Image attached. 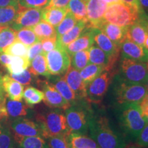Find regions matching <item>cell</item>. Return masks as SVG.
<instances>
[{"mask_svg":"<svg viewBox=\"0 0 148 148\" xmlns=\"http://www.w3.org/2000/svg\"><path fill=\"white\" fill-rule=\"evenodd\" d=\"M116 101L120 104L126 103H139L147 93L144 84H132L119 79L114 88Z\"/></svg>","mask_w":148,"mask_h":148,"instance_id":"6","label":"cell"},{"mask_svg":"<svg viewBox=\"0 0 148 148\" xmlns=\"http://www.w3.org/2000/svg\"><path fill=\"white\" fill-rule=\"evenodd\" d=\"M64 79L71 89L75 93L77 99L86 98V86L83 82L79 71H77L71 66L64 74Z\"/></svg>","mask_w":148,"mask_h":148,"instance_id":"16","label":"cell"},{"mask_svg":"<svg viewBox=\"0 0 148 148\" xmlns=\"http://www.w3.org/2000/svg\"><path fill=\"white\" fill-rule=\"evenodd\" d=\"M136 140V145L138 147L148 148V123L140 131Z\"/></svg>","mask_w":148,"mask_h":148,"instance_id":"44","label":"cell"},{"mask_svg":"<svg viewBox=\"0 0 148 148\" xmlns=\"http://www.w3.org/2000/svg\"><path fill=\"white\" fill-rule=\"evenodd\" d=\"M147 33L145 25L138 20L137 22L128 26L126 38L138 45L144 46Z\"/></svg>","mask_w":148,"mask_h":148,"instance_id":"21","label":"cell"},{"mask_svg":"<svg viewBox=\"0 0 148 148\" xmlns=\"http://www.w3.org/2000/svg\"><path fill=\"white\" fill-rule=\"evenodd\" d=\"M55 76L56 77H52L51 75V77L48 79H50V82L66 101L71 103L74 102L77 99L76 97L73 90L64 80V77H60V75H55Z\"/></svg>","mask_w":148,"mask_h":148,"instance_id":"25","label":"cell"},{"mask_svg":"<svg viewBox=\"0 0 148 148\" xmlns=\"http://www.w3.org/2000/svg\"><path fill=\"white\" fill-rule=\"evenodd\" d=\"M15 140L8 119L0 121V148H15Z\"/></svg>","mask_w":148,"mask_h":148,"instance_id":"27","label":"cell"},{"mask_svg":"<svg viewBox=\"0 0 148 148\" xmlns=\"http://www.w3.org/2000/svg\"><path fill=\"white\" fill-rule=\"evenodd\" d=\"M86 26H87V21L79 20L73 28L70 29L69 32L57 37V43L65 48L69 44L75 40L82 34Z\"/></svg>","mask_w":148,"mask_h":148,"instance_id":"20","label":"cell"},{"mask_svg":"<svg viewBox=\"0 0 148 148\" xmlns=\"http://www.w3.org/2000/svg\"><path fill=\"white\" fill-rule=\"evenodd\" d=\"M68 11L71 12L77 21L86 20V1L84 0H70L66 5Z\"/></svg>","mask_w":148,"mask_h":148,"instance_id":"35","label":"cell"},{"mask_svg":"<svg viewBox=\"0 0 148 148\" xmlns=\"http://www.w3.org/2000/svg\"><path fill=\"white\" fill-rule=\"evenodd\" d=\"M138 1L142 8L148 10V0H138Z\"/></svg>","mask_w":148,"mask_h":148,"instance_id":"53","label":"cell"},{"mask_svg":"<svg viewBox=\"0 0 148 148\" xmlns=\"http://www.w3.org/2000/svg\"><path fill=\"white\" fill-rule=\"evenodd\" d=\"M84 1H86V3H87V1H88V0H84Z\"/></svg>","mask_w":148,"mask_h":148,"instance_id":"63","label":"cell"},{"mask_svg":"<svg viewBox=\"0 0 148 148\" xmlns=\"http://www.w3.org/2000/svg\"><path fill=\"white\" fill-rule=\"evenodd\" d=\"M120 121L125 133L136 139L147 122L137 102L122 103Z\"/></svg>","mask_w":148,"mask_h":148,"instance_id":"3","label":"cell"},{"mask_svg":"<svg viewBox=\"0 0 148 148\" xmlns=\"http://www.w3.org/2000/svg\"><path fill=\"white\" fill-rule=\"evenodd\" d=\"M5 101H6L5 97L0 98V121L8 118L6 108H5Z\"/></svg>","mask_w":148,"mask_h":148,"instance_id":"49","label":"cell"},{"mask_svg":"<svg viewBox=\"0 0 148 148\" xmlns=\"http://www.w3.org/2000/svg\"><path fill=\"white\" fill-rule=\"evenodd\" d=\"M119 71V79L121 80L145 85L148 77V62L121 57Z\"/></svg>","mask_w":148,"mask_h":148,"instance_id":"4","label":"cell"},{"mask_svg":"<svg viewBox=\"0 0 148 148\" xmlns=\"http://www.w3.org/2000/svg\"><path fill=\"white\" fill-rule=\"evenodd\" d=\"M14 138L25 136H42V132L39 124L32 120L24 117L14 119L10 124Z\"/></svg>","mask_w":148,"mask_h":148,"instance_id":"12","label":"cell"},{"mask_svg":"<svg viewBox=\"0 0 148 148\" xmlns=\"http://www.w3.org/2000/svg\"><path fill=\"white\" fill-rule=\"evenodd\" d=\"M36 119L41 128L42 137L45 139L50 136L69 134L65 115L60 110L40 112L36 114Z\"/></svg>","mask_w":148,"mask_h":148,"instance_id":"2","label":"cell"},{"mask_svg":"<svg viewBox=\"0 0 148 148\" xmlns=\"http://www.w3.org/2000/svg\"><path fill=\"white\" fill-rule=\"evenodd\" d=\"M36 84L42 89L44 94L43 101L48 107L65 110L71 106V103L60 95L50 82L38 79Z\"/></svg>","mask_w":148,"mask_h":148,"instance_id":"10","label":"cell"},{"mask_svg":"<svg viewBox=\"0 0 148 148\" xmlns=\"http://www.w3.org/2000/svg\"><path fill=\"white\" fill-rule=\"evenodd\" d=\"M47 69L51 75H64L71 66V57L66 49L57 43L55 49L46 53Z\"/></svg>","mask_w":148,"mask_h":148,"instance_id":"7","label":"cell"},{"mask_svg":"<svg viewBox=\"0 0 148 148\" xmlns=\"http://www.w3.org/2000/svg\"><path fill=\"white\" fill-rule=\"evenodd\" d=\"M1 86L3 92L9 99L14 101H21L24 87L21 84L12 79L9 75L1 77Z\"/></svg>","mask_w":148,"mask_h":148,"instance_id":"18","label":"cell"},{"mask_svg":"<svg viewBox=\"0 0 148 148\" xmlns=\"http://www.w3.org/2000/svg\"><path fill=\"white\" fill-rule=\"evenodd\" d=\"M88 130L90 137L99 148H124L125 140L111 128L106 116H98L88 120Z\"/></svg>","mask_w":148,"mask_h":148,"instance_id":"1","label":"cell"},{"mask_svg":"<svg viewBox=\"0 0 148 148\" xmlns=\"http://www.w3.org/2000/svg\"><path fill=\"white\" fill-rule=\"evenodd\" d=\"M42 52L41 41H38L36 43L33 44L32 45L29 46L28 47V51H27V57L30 62L32 59H34L37 55L40 54Z\"/></svg>","mask_w":148,"mask_h":148,"instance_id":"46","label":"cell"},{"mask_svg":"<svg viewBox=\"0 0 148 148\" xmlns=\"http://www.w3.org/2000/svg\"><path fill=\"white\" fill-rule=\"evenodd\" d=\"M68 148H74L73 147H72V146L70 145V144L69 143V142H68Z\"/></svg>","mask_w":148,"mask_h":148,"instance_id":"62","label":"cell"},{"mask_svg":"<svg viewBox=\"0 0 148 148\" xmlns=\"http://www.w3.org/2000/svg\"><path fill=\"white\" fill-rule=\"evenodd\" d=\"M104 70V66L89 63L79 71V73L82 77L83 82H84L86 86H87L94 79L99 76Z\"/></svg>","mask_w":148,"mask_h":148,"instance_id":"33","label":"cell"},{"mask_svg":"<svg viewBox=\"0 0 148 148\" xmlns=\"http://www.w3.org/2000/svg\"><path fill=\"white\" fill-rule=\"evenodd\" d=\"M16 40L28 47L40 41L31 27H24L16 31Z\"/></svg>","mask_w":148,"mask_h":148,"instance_id":"38","label":"cell"},{"mask_svg":"<svg viewBox=\"0 0 148 148\" xmlns=\"http://www.w3.org/2000/svg\"><path fill=\"white\" fill-rule=\"evenodd\" d=\"M77 20L76 18L74 16L73 14L71 12L68 11L67 13L64 16L60 23L59 24L58 26L55 27L56 31L57 37L63 35L67 32H69L70 29H71L74 27L77 23Z\"/></svg>","mask_w":148,"mask_h":148,"instance_id":"39","label":"cell"},{"mask_svg":"<svg viewBox=\"0 0 148 148\" xmlns=\"http://www.w3.org/2000/svg\"><path fill=\"white\" fill-rule=\"evenodd\" d=\"M144 47H145V48H147V49H148V33H147V36H146L145 43H144Z\"/></svg>","mask_w":148,"mask_h":148,"instance_id":"57","label":"cell"},{"mask_svg":"<svg viewBox=\"0 0 148 148\" xmlns=\"http://www.w3.org/2000/svg\"><path fill=\"white\" fill-rule=\"evenodd\" d=\"M10 76L22 85H29L32 82L33 77L35 75L27 69L20 74H10Z\"/></svg>","mask_w":148,"mask_h":148,"instance_id":"43","label":"cell"},{"mask_svg":"<svg viewBox=\"0 0 148 148\" xmlns=\"http://www.w3.org/2000/svg\"><path fill=\"white\" fill-rule=\"evenodd\" d=\"M69 134H86L88 130V120L86 112L82 108L76 106H70L64 112Z\"/></svg>","mask_w":148,"mask_h":148,"instance_id":"9","label":"cell"},{"mask_svg":"<svg viewBox=\"0 0 148 148\" xmlns=\"http://www.w3.org/2000/svg\"><path fill=\"white\" fill-rule=\"evenodd\" d=\"M43 9L24 8L18 5L16 16L10 25L16 31L24 27H32L42 20Z\"/></svg>","mask_w":148,"mask_h":148,"instance_id":"11","label":"cell"},{"mask_svg":"<svg viewBox=\"0 0 148 148\" xmlns=\"http://www.w3.org/2000/svg\"><path fill=\"white\" fill-rule=\"evenodd\" d=\"M145 86H146V88H147V92H148V77H147V80H146V82L145 83Z\"/></svg>","mask_w":148,"mask_h":148,"instance_id":"60","label":"cell"},{"mask_svg":"<svg viewBox=\"0 0 148 148\" xmlns=\"http://www.w3.org/2000/svg\"><path fill=\"white\" fill-rule=\"evenodd\" d=\"M140 108L141 109L142 114L143 116H145L148 114V92L144 98L140 101L139 103Z\"/></svg>","mask_w":148,"mask_h":148,"instance_id":"50","label":"cell"},{"mask_svg":"<svg viewBox=\"0 0 148 148\" xmlns=\"http://www.w3.org/2000/svg\"><path fill=\"white\" fill-rule=\"evenodd\" d=\"M121 57L132 59V60L148 62V49L131 41L127 38L122 42L120 45Z\"/></svg>","mask_w":148,"mask_h":148,"instance_id":"15","label":"cell"},{"mask_svg":"<svg viewBox=\"0 0 148 148\" xmlns=\"http://www.w3.org/2000/svg\"><path fill=\"white\" fill-rule=\"evenodd\" d=\"M105 2H106L108 4H112L114 3L120 2V0H103Z\"/></svg>","mask_w":148,"mask_h":148,"instance_id":"56","label":"cell"},{"mask_svg":"<svg viewBox=\"0 0 148 148\" xmlns=\"http://www.w3.org/2000/svg\"><path fill=\"white\" fill-rule=\"evenodd\" d=\"M71 65L77 71H80L89 64V52L88 49L77 51L70 55Z\"/></svg>","mask_w":148,"mask_h":148,"instance_id":"37","label":"cell"},{"mask_svg":"<svg viewBox=\"0 0 148 148\" xmlns=\"http://www.w3.org/2000/svg\"><path fill=\"white\" fill-rule=\"evenodd\" d=\"M88 52H89V63L101 65L104 66L105 70L112 71L110 58L99 47L93 44L88 49Z\"/></svg>","mask_w":148,"mask_h":148,"instance_id":"24","label":"cell"},{"mask_svg":"<svg viewBox=\"0 0 148 148\" xmlns=\"http://www.w3.org/2000/svg\"><path fill=\"white\" fill-rule=\"evenodd\" d=\"M8 5H18L17 0H0V7Z\"/></svg>","mask_w":148,"mask_h":148,"instance_id":"52","label":"cell"},{"mask_svg":"<svg viewBox=\"0 0 148 148\" xmlns=\"http://www.w3.org/2000/svg\"><path fill=\"white\" fill-rule=\"evenodd\" d=\"M145 117V119L146 120V122H147V123H148V114L147 115H146L145 116H144Z\"/></svg>","mask_w":148,"mask_h":148,"instance_id":"61","label":"cell"},{"mask_svg":"<svg viewBox=\"0 0 148 148\" xmlns=\"http://www.w3.org/2000/svg\"><path fill=\"white\" fill-rule=\"evenodd\" d=\"M70 0H49L45 8H64L68 5Z\"/></svg>","mask_w":148,"mask_h":148,"instance_id":"47","label":"cell"},{"mask_svg":"<svg viewBox=\"0 0 148 148\" xmlns=\"http://www.w3.org/2000/svg\"><path fill=\"white\" fill-rule=\"evenodd\" d=\"M141 14L136 9L118 2L108 5L103 18L108 23L119 26H130L139 20Z\"/></svg>","mask_w":148,"mask_h":148,"instance_id":"5","label":"cell"},{"mask_svg":"<svg viewBox=\"0 0 148 148\" xmlns=\"http://www.w3.org/2000/svg\"><path fill=\"white\" fill-rule=\"evenodd\" d=\"M16 40V31L10 26L0 25V53Z\"/></svg>","mask_w":148,"mask_h":148,"instance_id":"31","label":"cell"},{"mask_svg":"<svg viewBox=\"0 0 148 148\" xmlns=\"http://www.w3.org/2000/svg\"><path fill=\"white\" fill-rule=\"evenodd\" d=\"M31 28L34 31V34L40 41L45 38L57 36L55 27L43 20H41L39 23Z\"/></svg>","mask_w":148,"mask_h":148,"instance_id":"30","label":"cell"},{"mask_svg":"<svg viewBox=\"0 0 148 148\" xmlns=\"http://www.w3.org/2000/svg\"><path fill=\"white\" fill-rule=\"evenodd\" d=\"M94 44L92 29L86 26L83 32L75 40L65 47L69 55L77 51L88 49Z\"/></svg>","mask_w":148,"mask_h":148,"instance_id":"17","label":"cell"},{"mask_svg":"<svg viewBox=\"0 0 148 148\" xmlns=\"http://www.w3.org/2000/svg\"><path fill=\"white\" fill-rule=\"evenodd\" d=\"M19 148H49L42 136H25L14 139Z\"/></svg>","mask_w":148,"mask_h":148,"instance_id":"29","label":"cell"},{"mask_svg":"<svg viewBox=\"0 0 148 148\" xmlns=\"http://www.w3.org/2000/svg\"><path fill=\"white\" fill-rule=\"evenodd\" d=\"M23 98L25 103L31 108L43 101L44 94L42 90L37 89L33 86H28L23 90Z\"/></svg>","mask_w":148,"mask_h":148,"instance_id":"34","label":"cell"},{"mask_svg":"<svg viewBox=\"0 0 148 148\" xmlns=\"http://www.w3.org/2000/svg\"><path fill=\"white\" fill-rule=\"evenodd\" d=\"M49 1V0H17V4L24 8L43 9Z\"/></svg>","mask_w":148,"mask_h":148,"instance_id":"42","label":"cell"},{"mask_svg":"<svg viewBox=\"0 0 148 148\" xmlns=\"http://www.w3.org/2000/svg\"><path fill=\"white\" fill-rule=\"evenodd\" d=\"M5 108L8 117L16 118L26 116L29 113V108L26 103L21 101H14L9 99L5 101Z\"/></svg>","mask_w":148,"mask_h":148,"instance_id":"28","label":"cell"},{"mask_svg":"<svg viewBox=\"0 0 148 148\" xmlns=\"http://www.w3.org/2000/svg\"><path fill=\"white\" fill-rule=\"evenodd\" d=\"M94 43L108 56L110 60V65L113 69L119 56L120 47L111 40L100 29H92Z\"/></svg>","mask_w":148,"mask_h":148,"instance_id":"14","label":"cell"},{"mask_svg":"<svg viewBox=\"0 0 148 148\" xmlns=\"http://www.w3.org/2000/svg\"><path fill=\"white\" fill-rule=\"evenodd\" d=\"M18 5L0 7V25L10 26L15 19Z\"/></svg>","mask_w":148,"mask_h":148,"instance_id":"36","label":"cell"},{"mask_svg":"<svg viewBox=\"0 0 148 148\" xmlns=\"http://www.w3.org/2000/svg\"><path fill=\"white\" fill-rule=\"evenodd\" d=\"M140 17L142 19H143L144 21H145L146 23L148 24V10H147V12H144L143 13H142L141 14H140Z\"/></svg>","mask_w":148,"mask_h":148,"instance_id":"54","label":"cell"},{"mask_svg":"<svg viewBox=\"0 0 148 148\" xmlns=\"http://www.w3.org/2000/svg\"><path fill=\"white\" fill-rule=\"evenodd\" d=\"M67 140L74 148H99L95 140L86 134L71 133L68 134Z\"/></svg>","mask_w":148,"mask_h":148,"instance_id":"26","label":"cell"},{"mask_svg":"<svg viewBox=\"0 0 148 148\" xmlns=\"http://www.w3.org/2000/svg\"><path fill=\"white\" fill-rule=\"evenodd\" d=\"M11 60V56L5 53H0V63L5 68L7 67V66L10 64Z\"/></svg>","mask_w":148,"mask_h":148,"instance_id":"51","label":"cell"},{"mask_svg":"<svg viewBox=\"0 0 148 148\" xmlns=\"http://www.w3.org/2000/svg\"><path fill=\"white\" fill-rule=\"evenodd\" d=\"M28 47L18 40H15L5 49L4 53L12 56L27 57Z\"/></svg>","mask_w":148,"mask_h":148,"instance_id":"40","label":"cell"},{"mask_svg":"<svg viewBox=\"0 0 148 148\" xmlns=\"http://www.w3.org/2000/svg\"><path fill=\"white\" fill-rule=\"evenodd\" d=\"M120 2L124 3V4L128 5L131 8L136 9L140 13H143L145 12L143 9L142 8V7L140 6L138 0H120Z\"/></svg>","mask_w":148,"mask_h":148,"instance_id":"48","label":"cell"},{"mask_svg":"<svg viewBox=\"0 0 148 148\" xmlns=\"http://www.w3.org/2000/svg\"><path fill=\"white\" fill-rule=\"evenodd\" d=\"M139 21H141L142 23H143L144 24V25H145V27H146V29H147V32H148V24H147V23H146V22H145V21H144L143 19H142V18H140V17L139 18Z\"/></svg>","mask_w":148,"mask_h":148,"instance_id":"58","label":"cell"},{"mask_svg":"<svg viewBox=\"0 0 148 148\" xmlns=\"http://www.w3.org/2000/svg\"><path fill=\"white\" fill-rule=\"evenodd\" d=\"M1 77H2V76L1 75V72H0V98L5 97V96H4V92L3 90L2 86H1Z\"/></svg>","mask_w":148,"mask_h":148,"instance_id":"55","label":"cell"},{"mask_svg":"<svg viewBox=\"0 0 148 148\" xmlns=\"http://www.w3.org/2000/svg\"><path fill=\"white\" fill-rule=\"evenodd\" d=\"M28 69L35 76L41 75L49 78L51 75L47 69L46 53L43 52L37 55L34 59H32Z\"/></svg>","mask_w":148,"mask_h":148,"instance_id":"22","label":"cell"},{"mask_svg":"<svg viewBox=\"0 0 148 148\" xmlns=\"http://www.w3.org/2000/svg\"><path fill=\"white\" fill-rule=\"evenodd\" d=\"M112 71L104 70L86 86V99L89 102L99 103L102 101L112 79Z\"/></svg>","mask_w":148,"mask_h":148,"instance_id":"8","label":"cell"},{"mask_svg":"<svg viewBox=\"0 0 148 148\" xmlns=\"http://www.w3.org/2000/svg\"><path fill=\"white\" fill-rule=\"evenodd\" d=\"M108 8V3L103 0H88L86 3L87 27L99 29L105 22L104 14Z\"/></svg>","mask_w":148,"mask_h":148,"instance_id":"13","label":"cell"},{"mask_svg":"<svg viewBox=\"0 0 148 148\" xmlns=\"http://www.w3.org/2000/svg\"><path fill=\"white\" fill-rule=\"evenodd\" d=\"M124 148H140L139 147H138L137 145H130V146H125Z\"/></svg>","mask_w":148,"mask_h":148,"instance_id":"59","label":"cell"},{"mask_svg":"<svg viewBox=\"0 0 148 148\" xmlns=\"http://www.w3.org/2000/svg\"><path fill=\"white\" fill-rule=\"evenodd\" d=\"M42 52L47 53L55 49L57 46V36L47 38L41 40Z\"/></svg>","mask_w":148,"mask_h":148,"instance_id":"45","label":"cell"},{"mask_svg":"<svg viewBox=\"0 0 148 148\" xmlns=\"http://www.w3.org/2000/svg\"><path fill=\"white\" fill-rule=\"evenodd\" d=\"M68 9L64 8H43L42 14V20L45 21L53 27L58 26L60 22L63 20L67 13Z\"/></svg>","mask_w":148,"mask_h":148,"instance_id":"23","label":"cell"},{"mask_svg":"<svg viewBox=\"0 0 148 148\" xmlns=\"http://www.w3.org/2000/svg\"><path fill=\"white\" fill-rule=\"evenodd\" d=\"M30 60L28 57L12 56H11L10 64L7 66L6 69L9 74H20L30 66Z\"/></svg>","mask_w":148,"mask_h":148,"instance_id":"32","label":"cell"},{"mask_svg":"<svg viewBox=\"0 0 148 148\" xmlns=\"http://www.w3.org/2000/svg\"><path fill=\"white\" fill-rule=\"evenodd\" d=\"M68 135H58L46 138L49 148H68Z\"/></svg>","mask_w":148,"mask_h":148,"instance_id":"41","label":"cell"},{"mask_svg":"<svg viewBox=\"0 0 148 148\" xmlns=\"http://www.w3.org/2000/svg\"><path fill=\"white\" fill-rule=\"evenodd\" d=\"M128 26H119L105 21L99 29L104 33L110 39L120 47L122 42L126 38Z\"/></svg>","mask_w":148,"mask_h":148,"instance_id":"19","label":"cell"}]
</instances>
